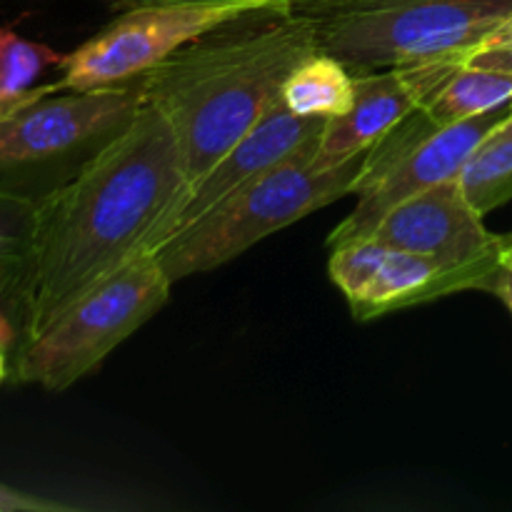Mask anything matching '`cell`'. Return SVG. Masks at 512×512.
<instances>
[{
  "label": "cell",
  "instance_id": "1",
  "mask_svg": "<svg viewBox=\"0 0 512 512\" xmlns=\"http://www.w3.org/2000/svg\"><path fill=\"white\" fill-rule=\"evenodd\" d=\"M185 195L173 128L145 103L123 133L38 200L23 345L100 280L155 253Z\"/></svg>",
  "mask_w": 512,
  "mask_h": 512
},
{
  "label": "cell",
  "instance_id": "2",
  "mask_svg": "<svg viewBox=\"0 0 512 512\" xmlns=\"http://www.w3.org/2000/svg\"><path fill=\"white\" fill-rule=\"evenodd\" d=\"M318 50L313 18L255 15L185 45L143 75L145 100L173 128L188 195L280 98L288 75Z\"/></svg>",
  "mask_w": 512,
  "mask_h": 512
},
{
  "label": "cell",
  "instance_id": "3",
  "mask_svg": "<svg viewBox=\"0 0 512 512\" xmlns=\"http://www.w3.org/2000/svg\"><path fill=\"white\" fill-rule=\"evenodd\" d=\"M318 143L320 138H315L285 163L245 183L188 228L165 240L155 255L170 280L178 283L190 275L210 273L248 253L268 235L355 193L365 153L320 168L313 163Z\"/></svg>",
  "mask_w": 512,
  "mask_h": 512
},
{
  "label": "cell",
  "instance_id": "4",
  "mask_svg": "<svg viewBox=\"0 0 512 512\" xmlns=\"http://www.w3.org/2000/svg\"><path fill=\"white\" fill-rule=\"evenodd\" d=\"M143 78L40 95L0 120V190L38 203L143 110Z\"/></svg>",
  "mask_w": 512,
  "mask_h": 512
},
{
  "label": "cell",
  "instance_id": "5",
  "mask_svg": "<svg viewBox=\"0 0 512 512\" xmlns=\"http://www.w3.org/2000/svg\"><path fill=\"white\" fill-rule=\"evenodd\" d=\"M173 280L158 255L145 253L68 305L13 358L10 378L63 393L93 373L123 340L168 303Z\"/></svg>",
  "mask_w": 512,
  "mask_h": 512
},
{
  "label": "cell",
  "instance_id": "6",
  "mask_svg": "<svg viewBox=\"0 0 512 512\" xmlns=\"http://www.w3.org/2000/svg\"><path fill=\"white\" fill-rule=\"evenodd\" d=\"M512 18V0H363L313 18L320 50L353 73L415 60L465 58Z\"/></svg>",
  "mask_w": 512,
  "mask_h": 512
},
{
  "label": "cell",
  "instance_id": "7",
  "mask_svg": "<svg viewBox=\"0 0 512 512\" xmlns=\"http://www.w3.org/2000/svg\"><path fill=\"white\" fill-rule=\"evenodd\" d=\"M290 10V0H153L130 5L98 35L65 55L58 88L93 90L130 83L215 30Z\"/></svg>",
  "mask_w": 512,
  "mask_h": 512
},
{
  "label": "cell",
  "instance_id": "8",
  "mask_svg": "<svg viewBox=\"0 0 512 512\" xmlns=\"http://www.w3.org/2000/svg\"><path fill=\"white\" fill-rule=\"evenodd\" d=\"M510 113L512 105L505 103L450 125H435L420 108L410 113L363 155L355 185L358 203L330 233V248L345 240L365 238L395 205L455 178L485 135Z\"/></svg>",
  "mask_w": 512,
  "mask_h": 512
},
{
  "label": "cell",
  "instance_id": "9",
  "mask_svg": "<svg viewBox=\"0 0 512 512\" xmlns=\"http://www.w3.org/2000/svg\"><path fill=\"white\" fill-rule=\"evenodd\" d=\"M370 235L465 275L473 290L490 293L503 270V235L485 228L483 215L460 190L458 175L395 205Z\"/></svg>",
  "mask_w": 512,
  "mask_h": 512
},
{
  "label": "cell",
  "instance_id": "10",
  "mask_svg": "<svg viewBox=\"0 0 512 512\" xmlns=\"http://www.w3.org/2000/svg\"><path fill=\"white\" fill-rule=\"evenodd\" d=\"M328 273L345 295L355 320H373L395 310L473 290L470 280L435 260L383 243L375 235L333 245Z\"/></svg>",
  "mask_w": 512,
  "mask_h": 512
},
{
  "label": "cell",
  "instance_id": "11",
  "mask_svg": "<svg viewBox=\"0 0 512 512\" xmlns=\"http://www.w3.org/2000/svg\"><path fill=\"white\" fill-rule=\"evenodd\" d=\"M463 60L460 55H448L355 73L353 105L348 113L325 120L313 163L330 168L368 153L395 125L415 113Z\"/></svg>",
  "mask_w": 512,
  "mask_h": 512
},
{
  "label": "cell",
  "instance_id": "12",
  "mask_svg": "<svg viewBox=\"0 0 512 512\" xmlns=\"http://www.w3.org/2000/svg\"><path fill=\"white\" fill-rule=\"evenodd\" d=\"M325 128L323 118H303V115L293 113L283 98L275 100L263 118L210 168V173L190 190L185 203L180 205L178 215L173 223V238L183 228H188L193 220L208 213L213 205L228 198L245 183L255 180L258 175L268 173L275 165L285 163L290 155L298 153L315 138H320ZM168 238V240H170Z\"/></svg>",
  "mask_w": 512,
  "mask_h": 512
},
{
  "label": "cell",
  "instance_id": "13",
  "mask_svg": "<svg viewBox=\"0 0 512 512\" xmlns=\"http://www.w3.org/2000/svg\"><path fill=\"white\" fill-rule=\"evenodd\" d=\"M35 208V200L0 190V345L13 358L25 338V293L33 258Z\"/></svg>",
  "mask_w": 512,
  "mask_h": 512
},
{
  "label": "cell",
  "instance_id": "14",
  "mask_svg": "<svg viewBox=\"0 0 512 512\" xmlns=\"http://www.w3.org/2000/svg\"><path fill=\"white\" fill-rule=\"evenodd\" d=\"M280 98L303 118L330 120L353 105L355 73L335 55L318 50L288 75Z\"/></svg>",
  "mask_w": 512,
  "mask_h": 512
},
{
  "label": "cell",
  "instance_id": "15",
  "mask_svg": "<svg viewBox=\"0 0 512 512\" xmlns=\"http://www.w3.org/2000/svg\"><path fill=\"white\" fill-rule=\"evenodd\" d=\"M512 100V73L460 63L458 70L420 105L435 125H450L458 120L493 110Z\"/></svg>",
  "mask_w": 512,
  "mask_h": 512
},
{
  "label": "cell",
  "instance_id": "16",
  "mask_svg": "<svg viewBox=\"0 0 512 512\" xmlns=\"http://www.w3.org/2000/svg\"><path fill=\"white\" fill-rule=\"evenodd\" d=\"M458 183L483 218L512 200V113L465 160Z\"/></svg>",
  "mask_w": 512,
  "mask_h": 512
},
{
  "label": "cell",
  "instance_id": "17",
  "mask_svg": "<svg viewBox=\"0 0 512 512\" xmlns=\"http://www.w3.org/2000/svg\"><path fill=\"white\" fill-rule=\"evenodd\" d=\"M65 55L50 45L23 38L10 28H0V100L20 98L35 88L40 75L63 63Z\"/></svg>",
  "mask_w": 512,
  "mask_h": 512
},
{
  "label": "cell",
  "instance_id": "18",
  "mask_svg": "<svg viewBox=\"0 0 512 512\" xmlns=\"http://www.w3.org/2000/svg\"><path fill=\"white\" fill-rule=\"evenodd\" d=\"M73 505L58 503V500L40 498V495L25 493V490L10 488L0 483V512H73Z\"/></svg>",
  "mask_w": 512,
  "mask_h": 512
},
{
  "label": "cell",
  "instance_id": "19",
  "mask_svg": "<svg viewBox=\"0 0 512 512\" xmlns=\"http://www.w3.org/2000/svg\"><path fill=\"white\" fill-rule=\"evenodd\" d=\"M113 3L120 5V8H130V5L153 3V0H113ZM358 3H363V0H290V5H293L290 13L305 15V18H323V15L353 8Z\"/></svg>",
  "mask_w": 512,
  "mask_h": 512
},
{
  "label": "cell",
  "instance_id": "20",
  "mask_svg": "<svg viewBox=\"0 0 512 512\" xmlns=\"http://www.w3.org/2000/svg\"><path fill=\"white\" fill-rule=\"evenodd\" d=\"M465 63L480 65V68L500 70V73H512V43L508 45H490V48H478L465 55Z\"/></svg>",
  "mask_w": 512,
  "mask_h": 512
},
{
  "label": "cell",
  "instance_id": "21",
  "mask_svg": "<svg viewBox=\"0 0 512 512\" xmlns=\"http://www.w3.org/2000/svg\"><path fill=\"white\" fill-rule=\"evenodd\" d=\"M55 90H60V88H58V83H50V85H38V88L28 90V93H25V95H20V98L0 100V120H3L5 115H10V113H13V110H18L20 105H25V103H30V100L40 98V95L55 93Z\"/></svg>",
  "mask_w": 512,
  "mask_h": 512
},
{
  "label": "cell",
  "instance_id": "22",
  "mask_svg": "<svg viewBox=\"0 0 512 512\" xmlns=\"http://www.w3.org/2000/svg\"><path fill=\"white\" fill-rule=\"evenodd\" d=\"M490 293L498 295V298L505 303V308L512 313V273H508L505 268L500 270L498 278H495V283H493V288H490Z\"/></svg>",
  "mask_w": 512,
  "mask_h": 512
},
{
  "label": "cell",
  "instance_id": "23",
  "mask_svg": "<svg viewBox=\"0 0 512 512\" xmlns=\"http://www.w3.org/2000/svg\"><path fill=\"white\" fill-rule=\"evenodd\" d=\"M508 43H512V18L508 20V23L500 25V28L495 30V33L490 35V38L485 40L480 48H490V45H508ZM475 50H478V48H475Z\"/></svg>",
  "mask_w": 512,
  "mask_h": 512
},
{
  "label": "cell",
  "instance_id": "24",
  "mask_svg": "<svg viewBox=\"0 0 512 512\" xmlns=\"http://www.w3.org/2000/svg\"><path fill=\"white\" fill-rule=\"evenodd\" d=\"M10 373H13V355L0 345V383H5L10 378Z\"/></svg>",
  "mask_w": 512,
  "mask_h": 512
},
{
  "label": "cell",
  "instance_id": "25",
  "mask_svg": "<svg viewBox=\"0 0 512 512\" xmlns=\"http://www.w3.org/2000/svg\"><path fill=\"white\" fill-rule=\"evenodd\" d=\"M503 268L508 270V273H512V233L503 235Z\"/></svg>",
  "mask_w": 512,
  "mask_h": 512
},
{
  "label": "cell",
  "instance_id": "26",
  "mask_svg": "<svg viewBox=\"0 0 512 512\" xmlns=\"http://www.w3.org/2000/svg\"><path fill=\"white\" fill-rule=\"evenodd\" d=\"M510 105H512V100H510Z\"/></svg>",
  "mask_w": 512,
  "mask_h": 512
}]
</instances>
